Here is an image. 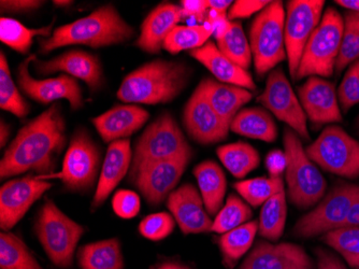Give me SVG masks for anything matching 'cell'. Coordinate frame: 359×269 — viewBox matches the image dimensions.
<instances>
[{
  "label": "cell",
  "mask_w": 359,
  "mask_h": 269,
  "mask_svg": "<svg viewBox=\"0 0 359 269\" xmlns=\"http://www.w3.org/2000/svg\"><path fill=\"white\" fill-rule=\"evenodd\" d=\"M112 207L116 216L133 218L138 216L141 203L138 194L128 190H120L112 198Z\"/></svg>",
  "instance_id": "44"
},
{
  "label": "cell",
  "mask_w": 359,
  "mask_h": 269,
  "mask_svg": "<svg viewBox=\"0 0 359 269\" xmlns=\"http://www.w3.org/2000/svg\"><path fill=\"white\" fill-rule=\"evenodd\" d=\"M76 258L81 269H124L122 248L118 238L81 247Z\"/></svg>",
  "instance_id": "29"
},
{
  "label": "cell",
  "mask_w": 359,
  "mask_h": 269,
  "mask_svg": "<svg viewBox=\"0 0 359 269\" xmlns=\"http://www.w3.org/2000/svg\"><path fill=\"white\" fill-rule=\"evenodd\" d=\"M318 258V269H348L338 256L325 249L318 248L316 251Z\"/></svg>",
  "instance_id": "49"
},
{
  "label": "cell",
  "mask_w": 359,
  "mask_h": 269,
  "mask_svg": "<svg viewBox=\"0 0 359 269\" xmlns=\"http://www.w3.org/2000/svg\"><path fill=\"white\" fill-rule=\"evenodd\" d=\"M181 7L184 15L191 16L199 22H203L207 14L208 8H210L209 1L203 0H183L181 1Z\"/></svg>",
  "instance_id": "48"
},
{
  "label": "cell",
  "mask_w": 359,
  "mask_h": 269,
  "mask_svg": "<svg viewBox=\"0 0 359 269\" xmlns=\"http://www.w3.org/2000/svg\"><path fill=\"white\" fill-rule=\"evenodd\" d=\"M175 218L167 212L150 214L139 224V232L147 240L159 242L170 236L175 230Z\"/></svg>",
  "instance_id": "42"
},
{
  "label": "cell",
  "mask_w": 359,
  "mask_h": 269,
  "mask_svg": "<svg viewBox=\"0 0 359 269\" xmlns=\"http://www.w3.org/2000/svg\"><path fill=\"white\" fill-rule=\"evenodd\" d=\"M36 60V55H30L21 63L18 70V82L21 90L30 98L41 104H50L65 99L68 100L72 110L83 107V97L80 84L74 77L62 74L54 79L37 80L28 72L30 62Z\"/></svg>",
  "instance_id": "15"
},
{
  "label": "cell",
  "mask_w": 359,
  "mask_h": 269,
  "mask_svg": "<svg viewBox=\"0 0 359 269\" xmlns=\"http://www.w3.org/2000/svg\"><path fill=\"white\" fill-rule=\"evenodd\" d=\"M323 242L344 256L351 267L359 269V226H344L326 232Z\"/></svg>",
  "instance_id": "40"
},
{
  "label": "cell",
  "mask_w": 359,
  "mask_h": 269,
  "mask_svg": "<svg viewBox=\"0 0 359 269\" xmlns=\"http://www.w3.org/2000/svg\"><path fill=\"white\" fill-rule=\"evenodd\" d=\"M100 166V149L86 129L74 131L67 152L65 155L62 171L55 175L37 176L39 179L57 178L70 192L83 193L96 183Z\"/></svg>",
  "instance_id": "9"
},
{
  "label": "cell",
  "mask_w": 359,
  "mask_h": 269,
  "mask_svg": "<svg viewBox=\"0 0 359 269\" xmlns=\"http://www.w3.org/2000/svg\"><path fill=\"white\" fill-rule=\"evenodd\" d=\"M356 126H357V129H358V133H359V117H358V119H357Z\"/></svg>",
  "instance_id": "56"
},
{
  "label": "cell",
  "mask_w": 359,
  "mask_h": 269,
  "mask_svg": "<svg viewBox=\"0 0 359 269\" xmlns=\"http://www.w3.org/2000/svg\"><path fill=\"white\" fill-rule=\"evenodd\" d=\"M134 35V28L124 21L116 7L106 5L74 23L58 27L51 37L39 39L40 52L46 54L72 44L104 48L128 41Z\"/></svg>",
  "instance_id": "2"
},
{
  "label": "cell",
  "mask_w": 359,
  "mask_h": 269,
  "mask_svg": "<svg viewBox=\"0 0 359 269\" xmlns=\"http://www.w3.org/2000/svg\"><path fill=\"white\" fill-rule=\"evenodd\" d=\"M194 153L155 162L142 168L132 181L149 205L158 206L175 191Z\"/></svg>",
  "instance_id": "14"
},
{
  "label": "cell",
  "mask_w": 359,
  "mask_h": 269,
  "mask_svg": "<svg viewBox=\"0 0 359 269\" xmlns=\"http://www.w3.org/2000/svg\"><path fill=\"white\" fill-rule=\"evenodd\" d=\"M132 145L128 139L113 141L107 150L102 173L93 198L92 209L100 207L114 191L132 166Z\"/></svg>",
  "instance_id": "22"
},
{
  "label": "cell",
  "mask_w": 359,
  "mask_h": 269,
  "mask_svg": "<svg viewBox=\"0 0 359 269\" xmlns=\"http://www.w3.org/2000/svg\"><path fill=\"white\" fill-rule=\"evenodd\" d=\"M338 98L344 112L359 103V60H355L338 90Z\"/></svg>",
  "instance_id": "43"
},
{
  "label": "cell",
  "mask_w": 359,
  "mask_h": 269,
  "mask_svg": "<svg viewBox=\"0 0 359 269\" xmlns=\"http://www.w3.org/2000/svg\"><path fill=\"white\" fill-rule=\"evenodd\" d=\"M148 111L134 105L116 106L94 117L92 122L104 143L127 138L149 120Z\"/></svg>",
  "instance_id": "23"
},
{
  "label": "cell",
  "mask_w": 359,
  "mask_h": 269,
  "mask_svg": "<svg viewBox=\"0 0 359 269\" xmlns=\"http://www.w3.org/2000/svg\"><path fill=\"white\" fill-rule=\"evenodd\" d=\"M183 123L189 136L201 145L221 143L231 131L212 108L199 86L185 105Z\"/></svg>",
  "instance_id": "17"
},
{
  "label": "cell",
  "mask_w": 359,
  "mask_h": 269,
  "mask_svg": "<svg viewBox=\"0 0 359 269\" xmlns=\"http://www.w3.org/2000/svg\"><path fill=\"white\" fill-rule=\"evenodd\" d=\"M344 226H350V228L359 226V193L357 194L352 206H351L350 211H348L342 228H344Z\"/></svg>",
  "instance_id": "50"
},
{
  "label": "cell",
  "mask_w": 359,
  "mask_h": 269,
  "mask_svg": "<svg viewBox=\"0 0 359 269\" xmlns=\"http://www.w3.org/2000/svg\"><path fill=\"white\" fill-rule=\"evenodd\" d=\"M336 4L355 13H359V0H337Z\"/></svg>",
  "instance_id": "53"
},
{
  "label": "cell",
  "mask_w": 359,
  "mask_h": 269,
  "mask_svg": "<svg viewBox=\"0 0 359 269\" xmlns=\"http://www.w3.org/2000/svg\"><path fill=\"white\" fill-rule=\"evenodd\" d=\"M231 131L248 138L273 143L278 138V127L273 117L263 108L242 109L233 117Z\"/></svg>",
  "instance_id": "28"
},
{
  "label": "cell",
  "mask_w": 359,
  "mask_h": 269,
  "mask_svg": "<svg viewBox=\"0 0 359 269\" xmlns=\"http://www.w3.org/2000/svg\"><path fill=\"white\" fill-rule=\"evenodd\" d=\"M36 72L41 76L66 72L68 76L83 80L90 90H100L104 83V72L100 58L88 52L72 50L53 60H34Z\"/></svg>",
  "instance_id": "21"
},
{
  "label": "cell",
  "mask_w": 359,
  "mask_h": 269,
  "mask_svg": "<svg viewBox=\"0 0 359 269\" xmlns=\"http://www.w3.org/2000/svg\"><path fill=\"white\" fill-rule=\"evenodd\" d=\"M359 185L340 182L330 190L318 207L298 220L292 228L296 237L312 238L342 228Z\"/></svg>",
  "instance_id": "11"
},
{
  "label": "cell",
  "mask_w": 359,
  "mask_h": 269,
  "mask_svg": "<svg viewBox=\"0 0 359 269\" xmlns=\"http://www.w3.org/2000/svg\"><path fill=\"white\" fill-rule=\"evenodd\" d=\"M309 159L341 177H359V143L339 126H328L306 149Z\"/></svg>",
  "instance_id": "10"
},
{
  "label": "cell",
  "mask_w": 359,
  "mask_h": 269,
  "mask_svg": "<svg viewBox=\"0 0 359 269\" xmlns=\"http://www.w3.org/2000/svg\"><path fill=\"white\" fill-rule=\"evenodd\" d=\"M236 191L252 207H259L276 193L283 191L284 182L282 178H253L236 182Z\"/></svg>",
  "instance_id": "37"
},
{
  "label": "cell",
  "mask_w": 359,
  "mask_h": 269,
  "mask_svg": "<svg viewBox=\"0 0 359 269\" xmlns=\"http://www.w3.org/2000/svg\"><path fill=\"white\" fill-rule=\"evenodd\" d=\"M0 268L43 269L25 242L12 232L0 235Z\"/></svg>",
  "instance_id": "33"
},
{
  "label": "cell",
  "mask_w": 359,
  "mask_h": 269,
  "mask_svg": "<svg viewBox=\"0 0 359 269\" xmlns=\"http://www.w3.org/2000/svg\"><path fill=\"white\" fill-rule=\"evenodd\" d=\"M0 133H0V145H1V147H4L10 136L9 126L5 124V123L1 122V125H0Z\"/></svg>",
  "instance_id": "54"
},
{
  "label": "cell",
  "mask_w": 359,
  "mask_h": 269,
  "mask_svg": "<svg viewBox=\"0 0 359 269\" xmlns=\"http://www.w3.org/2000/svg\"><path fill=\"white\" fill-rule=\"evenodd\" d=\"M270 3L271 1H264V0H238L233 4L231 9L228 10V19L231 21L247 19L256 12L263 11Z\"/></svg>",
  "instance_id": "45"
},
{
  "label": "cell",
  "mask_w": 359,
  "mask_h": 269,
  "mask_svg": "<svg viewBox=\"0 0 359 269\" xmlns=\"http://www.w3.org/2000/svg\"><path fill=\"white\" fill-rule=\"evenodd\" d=\"M219 51L231 62L243 70H249L252 63V50L242 24L238 21L231 23V29L221 39L217 40Z\"/></svg>",
  "instance_id": "36"
},
{
  "label": "cell",
  "mask_w": 359,
  "mask_h": 269,
  "mask_svg": "<svg viewBox=\"0 0 359 269\" xmlns=\"http://www.w3.org/2000/svg\"><path fill=\"white\" fill-rule=\"evenodd\" d=\"M240 269H314V264L299 244L258 242Z\"/></svg>",
  "instance_id": "18"
},
{
  "label": "cell",
  "mask_w": 359,
  "mask_h": 269,
  "mask_svg": "<svg viewBox=\"0 0 359 269\" xmlns=\"http://www.w3.org/2000/svg\"><path fill=\"white\" fill-rule=\"evenodd\" d=\"M324 5L323 0H292L287 3L284 36L288 70L294 81L297 78L304 48L322 20Z\"/></svg>",
  "instance_id": "12"
},
{
  "label": "cell",
  "mask_w": 359,
  "mask_h": 269,
  "mask_svg": "<svg viewBox=\"0 0 359 269\" xmlns=\"http://www.w3.org/2000/svg\"><path fill=\"white\" fill-rule=\"evenodd\" d=\"M167 207L183 234L211 232L213 221L205 209L201 192L191 183H184L167 198Z\"/></svg>",
  "instance_id": "20"
},
{
  "label": "cell",
  "mask_w": 359,
  "mask_h": 269,
  "mask_svg": "<svg viewBox=\"0 0 359 269\" xmlns=\"http://www.w3.org/2000/svg\"><path fill=\"white\" fill-rule=\"evenodd\" d=\"M299 102L312 124L323 125L342 121L334 83L320 77H310L298 88Z\"/></svg>",
  "instance_id": "19"
},
{
  "label": "cell",
  "mask_w": 359,
  "mask_h": 269,
  "mask_svg": "<svg viewBox=\"0 0 359 269\" xmlns=\"http://www.w3.org/2000/svg\"><path fill=\"white\" fill-rule=\"evenodd\" d=\"M287 205L285 190L276 193L264 204L260 210L258 232L270 242H276L283 235L285 228Z\"/></svg>",
  "instance_id": "32"
},
{
  "label": "cell",
  "mask_w": 359,
  "mask_h": 269,
  "mask_svg": "<svg viewBox=\"0 0 359 269\" xmlns=\"http://www.w3.org/2000/svg\"><path fill=\"white\" fill-rule=\"evenodd\" d=\"M285 178L290 203L300 209L312 207L324 197L326 180L306 153L299 136L290 129L284 131Z\"/></svg>",
  "instance_id": "4"
},
{
  "label": "cell",
  "mask_w": 359,
  "mask_h": 269,
  "mask_svg": "<svg viewBox=\"0 0 359 269\" xmlns=\"http://www.w3.org/2000/svg\"><path fill=\"white\" fill-rule=\"evenodd\" d=\"M233 6V1L229 0H210L209 7L212 10L219 12L222 15H225L226 11Z\"/></svg>",
  "instance_id": "51"
},
{
  "label": "cell",
  "mask_w": 359,
  "mask_h": 269,
  "mask_svg": "<svg viewBox=\"0 0 359 269\" xmlns=\"http://www.w3.org/2000/svg\"><path fill=\"white\" fill-rule=\"evenodd\" d=\"M44 1L38 0H3L0 1L1 12L8 13H23V12L32 11L43 5Z\"/></svg>",
  "instance_id": "47"
},
{
  "label": "cell",
  "mask_w": 359,
  "mask_h": 269,
  "mask_svg": "<svg viewBox=\"0 0 359 269\" xmlns=\"http://www.w3.org/2000/svg\"><path fill=\"white\" fill-rule=\"evenodd\" d=\"M253 216L250 206L236 194H231L225 205L217 212L211 232L225 234L242 224L247 223Z\"/></svg>",
  "instance_id": "38"
},
{
  "label": "cell",
  "mask_w": 359,
  "mask_h": 269,
  "mask_svg": "<svg viewBox=\"0 0 359 269\" xmlns=\"http://www.w3.org/2000/svg\"><path fill=\"white\" fill-rule=\"evenodd\" d=\"M257 100L280 121L286 123L298 136L310 140L306 113L282 68L270 72L265 91Z\"/></svg>",
  "instance_id": "13"
},
{
  "label": "cell",
  "mask_w": 359,
  "mask_h": 269,
  "mask_svg": "<svg viewBox=\"0 0 359 269\" xmlns=\"http://www.w3.org/2000/svg\"><path fill=\"white\" fill-rule=\"evenodd\" d=\"M217 153L227 171L239 179L249 175L259 166V153L247 143L239 141L222 145L217 149Z\"/></svg>",
  "instance_id": "31"
},
{
  "label": "cell",
  "mask_w": 359,
  "mask_h": 269,
  "mask_svg": "<svg viewBox=\"0 0 359 269\" xmlns=\"http://www.w3.org/2000/svg\"><path fill=\"white\" fill-rule=\"evenodd\" d=\"M359 60V13L348 12L344 20V32L336 72H341L348 65Z\"/></svg>",
  "instance_id": "41"
},
{
  "label": "cell",
  "mask_w": 359,
  "mask_h": 269,
  "mask_svg": "<svg viewBox=\"0 0 359 269\" xmlns=\"http://www.w3.org/2000/svg\"><path fill=\"white\" fill-rule=\"evenodd\" d=\"M191 151L193 149L172 115L163 113L147 127L137 141L129 178L132 179L142 168L155 162L172 159Z\"/></svg>",
  "instance_id": "8"
},
{
  "label": "cell",
  "mask_w": 359,
  "mask_h": 269,
  "mask_svg": "<svg viewBox=\"0 0 359 269\" xmlns=\"http://www.w3.org/2000/svg\"><path fill=\"white\" fill-rule=\"evenodd\" d=\"M213 32L212 26H177L165 39L163 48L171 54L193 51L205 46Z\"/></svg>",
  "instance_id": "35"
},
{
  "label": "cell",
  "mask_w": 359,
  "mask_h": 269,
  "mask_svg": "<svg viewBox=\"0 0 359 269\" xmlns=\"http://www.w3.org/2000/svg\"><path fill=\"white\" fill-rule=\"evenodd\" d=\"M52 26H53V23L46 27L37 28V29L32 28H32L26 27L16 20L3 18L0 20V39L16 52L27 54L36 36L51 37Z\"/></svg>",
  "instance_id": "34"
},
{
  "label": "cell",
  "mask_w": 359,
  "mask_h": 269,
  "mask_svg": "<svg viewBox=\"0 0 359 269\" xmlns=\"http://www.w3.org/2000/svg\"><path fill=\"white\" fill-rule=\"evenodd\" d=\"M191 70L184 63L156 60L125 77L118 92L124 103L157 105L172 102L187 88Z\"/></svg>",
  "instance_id": "3"
},
{
  "label": "cell",
  "mask_w": 359,
  "mask_h": 269,
  "mask_svg": "<svg viewBox=\"0 0 359 269\" xmlns=\"http://www.w3.org/2000/svg\"><path fill=\"white\" fill-rule=\"evenodd\" d=\"M183 16L181 6L173 4L157 6L143 21L136 46L148 53H158L164 46L165 39L177 27Z\"/></svg>",
  "instance_id": "24"
},
{
  "label": "cell",
  "mask_w": 359,
  "mask_h": 269,
  "mask_svg": "<svg viewBox=\"0 0 359 269\" xmlns=\"http://www.w3.org/2000/svg\"><path fill=\"white\" fill-rule=\"evenodd\" d=\"M51 188L50 182L32 175L4 184L0 189L1 230H11L19 223L29 208Z\"/></svg>",
  "instance_id": "16"
},
{
  "label": "cell",
  "mask_w": 359,
  "mask_h": 269,
  "mask_svg": "<svg viewBox=\"0 0 359 269\" xmlns=\"http://www.w3.org/2000/svg\"><path fill=\"white\" fill-rule=\"evenodd\" d=\"M0 107L18 117H25L29 106L15 86L4 52L0 55Z\"/></svg>",
  "instance_id": "39"
},
{
  "label": "cell",
  "mask_w": 359,
  "mask_h": 269,
  "mask_svg": "<svg viewBox=\"0 0 359 269\" xmlns=\"http://www.w3.org/2000/svg\"><path fill=\"white\" fill-rule=\"evenodd\" d=\"M35 232L46 256L55 266L72 268L76 246L86 232L84 226L66 216L53 200L48 199L38 214Z\"/></svg>",
  "instance_id": "5"
},
{
  "label": "cell",
  "mask_w": 359,
  "mask_h": 269,
  "mask_svg": "<svg viewBox=\"0 0 359 269\" xmlns=\"http://www.w3.org/2000/svg\"><path fill=\"white\" fill-rule=\"evenodd\" d=\"M191 56L207 67L219 82L245 90H256L255 83L249 72L228 60L213 42L208 41L201 48L193 50Z\"/></svg>",
  "instance_id": "25"
},
{
  "label": "cell",
  "mask_w": 359,
  "mask_h": 269,
  "mask_svg": "<svg viewBox=\"0 0 359 269\" xmlns=\"http://www.w3.org/2000/svg\"><path fill=\"white\" fill-rule=\"evenodd\" d=\"M344 32L342 16L334 8H328L304 48L296 81L306 77L328 78L332 76Z\"/></svg>",
  "instance_id": "6"
},
{
  "label": "cell",
  "mask_w": 359,
  "mask_h": 269,
  "mask_svg": "<svg viewBox=\"0 0 359 269\" xmlns=\"http://www.w3.org/2000/svg\"><path fill=\"white\" fill-rule=\"evenodd\" d=\"M286 157L284 151L273 150L266 157V167L271 178H282L286 171Z\"/></svg>",
  "instance_id": "46"
},
{
  "label": "cell",
  "mask_w": 359,
  "mask_h": 269,
  "mask_svg": "<svg viewBox=\"0 0 359 269\" xmlns=\"http://www.w3.org/2000/svg\"><path fill=\"white\" fill-rule=\"evenodd\" d=\"M56 6H68L72 4V1H54Z\"/></svg>",
  "instance_id": "55"
},
{
  "label": "cell",
  "mask_w": 359,
  "mask_h": 269,
  "mask_svg": "<svg viewBox=\"0 0 359 269\" xmlns=\"http://www.w3.org/2000/svg\"><path fill=\"white\" fill-rule=\"evenodd\" d=\"M194 175L208 214H217L223 206L227 189V181L221 166L213 161H205L196 166Z\"/></svg>",
  "instance_id": "27"
},
{
  "label": "cell",
  "mask_w": 359,
  "mask_h": 269,
  "mask_svg": "<svg viewBox=\"0 0 359 269\" xmlns=\"http://www.w3.org/2000/svg\"><path fill=\"white\" fill-rule=\"evenodd\" d=\"M285 15L283 3L276 0L260 11L252 23L250 46L259 76H265L287 58L284 36Z\"/></svg>",
  "instance_id": "7"
},
{
  "label": "cell",
  "mask_w": 359,
  "mask_h": 269,
  "mask_svg": "<svg viewBox=\"0 0 359 269\" xmlns=\"http://www.w3.org/2000/svg\"><path fill=\"white\" fill-rule=\"evenodd\" d=\"M257 232L258 221H249L219 236L217 244L226 268L233 269L237 266L253 246Z\"/></svg>",
  "instance_id": "30"
},
{
  "label": "cell",
  "mask_w": 359,
  "mask_h": 269,
  "mask_svg": "<svg viewBox=\"0 0 359 269\" xmlns=\"http://www.w3.org/2000/svg\"><path fill=\"white\" fill-rule=\"evenodd\" d=\"M66 145V124L60 105L53 104L20 129L0 163V178L28 171L51 173Z\"/></svg>",
  "instance_id": "1"
},
{
  "label": "cell",
  "mask_w": 359,
  "mask_h": 269,
  "mask_svg": "<svg viewBox=\"0 0 359 269\" xmlns=\"http://www.w3.org/2000/svg\"><path fill=\"white\" fill-rule=\"evenodd\" d=\"M199 86L212 108L229 127L240 109L253 97L249 90L209 78L203 79Z\"/></svg>",
  "instance_id": "26"
},
{
  "label": "cell",
  "mask_w": 359,
  "mask_h": 269,
  "mask_svg": "<svg viewBox=\"0 0 359 269\" xmlns=\"http://www.w3.org/2000/svg\"><path fill=\"white\" fill-rule=\"evenodd\" d=\"M152 269H191L187 265L179 262V261H163L158 262L152 267Z\"/></svg>",
  "instance_id": "52"
}]
</instances>
